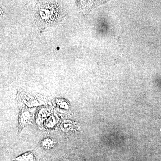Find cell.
Returning <instances> with one entry per match:
<instances>
[{
    "label": "cell",
    "instance_id": "3957f363",
    "mask_svg": "<svg viewBox=\"0 0 161 161\" xmlns=\"http://www.w3.org/2000/svg\"><path fill=\"white\" fill-rule=\"evenodd\" d=\"M54 142L51 138H47L42 142V146L45 149L51 148L54 144Z\"/></svg>",
    "mask_w": 161,
    "mask_h": 161
},
{
    "label": "cell",
    "instance_id": "6da1fadb",
    "mask_svg": "<svg viewBox=\"0 0 161 161\" xmlns=\"http://www.w3.org/2000/svg\"><path fill=\"white\" fill-rule=\"evenodd\" d=\"M58 3H42L37 6L36 10V22L37 26L41 30L46 29L49 26H55L64 18V9L61 8L53 13L52 14L53 10L57 6Z\"/></svg>",
    "mask_w": 161,
    "mask_h": 161
},
{
    "label": "cell",
    "instance_id": "5b68a950",
    "mask_svg": "<svg viewBox=\"0 0 161 161\" xmlns=\"http://www.w3.org/2000/svg\"><path fill=\"white\" fill-rule=\"evenodd\" d=\"M64 161V160H61V161Z\"/></svg>",
    "mask_w": 161,
    "mask_h": 161
},
{
    "label": "cell",
    "instance_id": "7a4b0ae2",
    "mask_svg": "<svg viewBox=\"0 0 161 161\" xmlns=\"http://www.w3.org/2000/svg\"><path fill=\"white\" fill-rule=\"evenodd\" d=\"M16 161H35V157L31 152H26L14 159Z\"/></svg>",
    "mask_w": 161,
    "mask_h": 161
},
{
    "label": "cell",
    "instance_id": "277c9868",
    "mask_svg": "<svg viewBox=\"0 0 161 161\" xmlns=\"http://www.w3.org/2000/svg\"><path fill=\"white\" fill-rule=\"evenodd\" d=\"M71 121H65L62 124L61 129L64 131H69L71 130L73 125Z\"/></svg>",
    "mask_w": 161,
    "mask_h": 161
}]
</instances>
